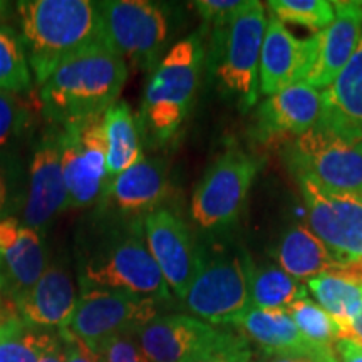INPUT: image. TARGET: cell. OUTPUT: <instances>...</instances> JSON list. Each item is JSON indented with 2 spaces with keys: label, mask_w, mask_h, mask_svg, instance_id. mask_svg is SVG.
Here are the masks:
<instances>
[{
  "label": "cell",
  "mask_w": 362,
  "mask_h": 362,
  "mask_svg": "<svg viewBox=\"0 0 362 362\" xmlns=\"http://www.w3.org/2000/svg\"><path fill=\"white\" fill-rule=\"evenodd\" d=\"M34 84L21 35L8 25H0V90L24 94Z\"/></svg>",
  "instance_id": "cell-28"
},
{
  "label": "cell",
  "mask_w": 362,
  "mask_h": 362,
  "mask_svg": "<svg viewBox=\"0 0 362 362\" xmlns=\"http://www.w3.org/2000/svg\"><path fill=\"white\" fill-rule=\"evenodd\" d=\"M192 362H252L250 344L240 334L221 330L220 337Z\"/></svg>",
  "instance_id": "cell-33"
},
{
  "label": "cell",
  "mask_w": 362,
  "mask_h": 362,
  "mask_svg": "<svg viewBox=\"0 0 362 362\" xmlns=\"http://www.w3.org/2000/svg\"><path fill=\"white\" fill-rule=\"evenodd\" d=\"M78 293L71 272L62 262H52L25 296L17 298V314L27 327L57 330L69 324Z\"/></svg>",
  "instance_id": "cell-20"
},
{
  "label": "cell",
  "mask_w": 362,
  "mask_h": 362,
  "mask_svg": "<svg viewBox=\"0 0 362 362\" xmlns=\"http://www.w3.org/2000/svg\"><path fill=\"white\" fill-rule=\"evenodd\" d=\"M78 282L81 291L106 288L171 300L168 284L146 245L143 218L99 214L78 245Z\"/></svg>",
  "instance_id": "cell-1"
},
{
  "label": "cell",
  "mask_w": 362,
  "mask_h": 362,
  "mask_svg": "<svg viewBox=\"0 0 362 362\" xmlns=\"http://www.w3.org/2000/svg\"><path fill=\"white\" fill-rule=\"evenodd\" d=\"M315 302L336 319L346 324L362 312V284L341 272H327L305 282Z\"/></svg>",
  "instance_id": "cell-26"
},
{
  "label": "cell",
  "mask_w": 362,
  "mask_h": 362,
  "mask_svg": "<svg viewBox=\"0 0 362 362\" xmlns=\"http://www.w3.org/2000/svg\"><path fill=\"white\" fill-rule=\"evenodd\" d=\"M247 0H198L193 2L198 16L205 22V27L220 29L228 25L245 7Z\"/></svg>",
  "instance_id": "cell-35"
},
{
  "label": "cell",
  "mask_w": 362,
  "mask_h": 362,
  "mask_svg": "<svg viewBox=\"0 0 362 362\" xmlns=\"http://www.w3.org/2000/svg\"><path fill=\"white\" fill-rule=\"evenodd\" d=\"M96 352L101 357V362H148L139 347L136 332L119 334L107 339L98 347Z\"/></svg>",
  "instance_id": "cell-34"
},
{
  "label": "cell",
  "mask_w": 362,
  "mask_h": 362,
  "mask_svg": "<svg viewBox=\"0 0 362 362\" xmlns=\"http://www.w3.org/2000/svg\"><path fill=\"white\" fill-rule=\"evenodd\" d=\"M161 302L134 293L86 288L81 291L74 314L66 325L74 336L96 351L107 339L126 332H138L158 317Z\"/></svg>",
  "instance_id": "cell-11"
},
{
  "label": "cell",
  "mask_w": 362,
  "mask_h": 362,
  "mask_svg": "<svg viewBox=\"0 0 362 362\" xmlns=\"http://www.w3.org/2000/svg\"><path fill=\"white\" fill-rule=\"evenodd\" d=\"M49 264L45 235L12 216L0 220V269L13 302L37 284Z\"/></svg>",
  "instance_id": "cell-19"
},
{
  "label": "cell",
  "mask_w": 362,
  "mask_h": 362,
  "mask_svg": "<svg viewBox=\"0 0 362 362\" xmlns=\"http://www.w3.org/2000/svg\"><path fill=\"white\" fill-rule=\"evenodd\" d=\"M319 52V33L298 39L285 24L272 17L267 25L260 56V93L272 96L304 83Z\"/></svg>",
  "instance_id": "cell-17"
},
{
  "label": "cell",
  "mask_w": 362,
  "mask_h": 362,
  "mask_svg": "<svg viewBox=\"0 0 362 362\" xmlns=\"http://www.w3.org/2000/svg\"><path fill=\"white\" fill-rule=\"evenodd\" d=\"M104 138L110 180L131 168L144 156L138 119L131 111L129 104L124 101L115 103L104 112Z\"/></svg>",
  "instance_id": "cell-25"
},
{
  "label": "cell",
  "mask_w": 362,
  "mask_h": 362,
  "mask_svg": "<svg viewBox=\"0 0 362 362\" xmlns=\"http://www.w3.org/2000/svg\"><path fill=\"white\" fill-rule=\"evenodd\" d=\"M262 163L232 148L203 173L192 197V218L203 232L223 233L237 223Z\"/></svg>",
  "instance_id": "cell-8"
},
{
  "label": "cell",
  "mask_w": 362,
  "mask_h": 362,
  "mask_svg": "<svg viewBox=\"0 0 362 362\" xmlns=\"http://www.w3.org/2000/svg\"><path fill=\"white\" fill-rule=\"evenodd\" d=\"M269 19L264 4L247 0L245 7L228 25L211 30L206 45V67L216 88L235 99L240 111L259 101L260 56Z\"/></svg>",
  "instance_id": "cell-5"
},
{
  "label": "cell",
  "mask_w": 362,
  "mask_h": 362,
  "mask_svg": "<svg viewBox=\"0 0 362 362\" xmlns=\"http://www.w3.org/2000/svg\"><path fill=\"white\" fill-rule=\"evenodd\" d=\"M203 33L205 27L175 42L149 72L136 119L151 148L173 143L192 115L206 62Z\"/></svg>",
  "instance_id": "cell-3"
},
{
  "label": "cell",
  "mask_w": 362,
  "mask_h": 362,
  "mask_svg": "<svg viewBox=\"0 0 362 362\" xmlns=\"http://www.w3.org/2000/svg\"><path fill=\"white\" fill-rule=\"evenodd\" d=\"M106 44L128 67L151 72L166 52L171 37L168 7L149 0L98 2Z\"/></svg>",
  "instance_id": "cell-7"
},
{
  "label": "cell",
  "mask_w": 362,
  "mask_h": 362,
  "mask_svg": "<svg viewBox=\"0 0 362 362\" xmlns=\"http://www.w3.org/2000/svg\"><path fill=\"white\" fill-rule=\"evenodd\" d=\"M339 329H341V339H347L357 346H362V312L356 319L339 325Z\"/></svg>",
  "instance_id": "cell-42"
},
{
  "label": "cell",
  "mask_w": 362,
  "mask_h": 362,
  "mask_svg": "<svg viewBox=\"0 0 362 362\" xmlns=\"http://www.w3.org/2000/svg\"><path fill=\"white\" fill-rule=\"evenodd\" d=\"M129 67L106 42H98L59 64L39 88V110L49 124L78 123L117 103Z\"/></svg>",
  "instance_id": "cell-2"
},
{
  "label": "cell",
  "mask_w": 362,
  "mask_h": 362,
  "mask_svg": "<svg viewBox=\"0 0 362 362\" xmlns=\"http://www.w3.org/2000/svg\"><path fill=\"white\" fill-rule=\"evenodd\" d=\"M252 307L257 309H287L296 300L309 297L304 282L291 277L279 265L252 267L250 275Z\"/></svg>",
  "instance_id": "cell-27"
},
{
  "label": "cell",
  "mask_w": 362,
  "mask_h": 362,
  "mask_svg": "<svg viewBox=\"0 0 362 362\" xmlns=\"http://www.w3.org/2000/svg\"><path fill=\"white\" fill-rule=\"evenodd\" d=\"M62 173L67 210H84L101 200L107 185L104 112L61 128Z\"/></svg>",
  "instance_id": "cell-10"
},
{
  "label": "cell",
  "mask_w": 362,
  "mask_h": 362,
  "mask_svg": "<svg viewBox=\"0 0 362 362\" xmlns=\"http://www.w3.org/2000/svg\"><path fill=\"white\" fill-rule=\"evenodd\" d=\"M170 192L168 165L161 158L143 156L136 165L107 181L98 214L116 218H144L160 210Z\"/></svg>",
  "instance_id": "cell-15"
},
{
  "label": "cell",
  "mask_w": 362,
  "mask_h": 362,
  "mask_svg": "<svg viewBox=\"0 0 362 362\" xmlns=\"http://www.w3.org/2000/svg\"><path fill=\"white\" fill-rule=\"evenodd\" d=\"M62 342V356L64 362H101V357L88 344L81 341L78 336L71 332L67 327L57 330Z\"/></svg>",
  "instance_id": "cell-37"
},
{
  "label": "cell",
  "mask_w": 362,
  "mask_h": 362,
  "mask_svg": "<svg viewBox=\"0 0 362 362\" xmlns=\"http://www.w3.org/2000/svg\"><path fill=\"white\" fill-rule=\"evenodd\" d=\"M6 7H7L6 2H0V25H2L4 16H6Z\"/></svg>",
  "instance_id": "cell-45"
},
{
  "label": "cell",
  "mask_w": 362,
  "mask_h": 362,
  "mask_svg": "<svg viewBox=\"0 0 362 362\" xmlns=\"http://www.w3.org/2000/svg\"><path fill=\"white\" fill-rule=\"evenodd\" d=\"M284 155L296 176H309L337 192L362 194V139L317 124L288 141Z\"/></svg>",
  "instance_id": "cell-9"
},
{
  "label": "cell",
  "mask_w": 362,
  "mask_h": 362,
  "mask_svg": "<svg viewBox=\"0 0 362 362\" xmlns=\"http://www.w3.org/2000/svg\"><path fill=\"white\" fill-rule=\"evenodd\" d=\"M324 115L322 90L297 83L267 96L255 112L253 133L260 143L292 141L320 124Z\"/></svg>",
  "instance_id": "cell-16"
},
{
  "label": "cell",
  "mask_w": 362,
  "mask_h": 362,
  "mask_svg": "<svg viewBox=\"0 0 362 362\" xmlns=\"http://www.w3.org/2000/svg\"><path fill=\"white\" fill-rule=\"evenodd\" d=\"M322 96L320 124L346 138L362 139V35L354 56Z\"/></svg>",
  "instance_id": "cell-22"
},
{
  "label": "cell",
  "mask_w": 362,
  "mask_h": 362,
  "mask_svg": "<svg viewBox=\"0 0 362 362\" xmlns=\"http://www.w3.org/2000/svg\"><path fill=\"white\" fill-rule=\"evenodd\" d=\"M336 19L319 33V52L304 83L325 90L354 56L362 35V2H334Z\"/></svg>",
  "instance_id": "cell-21"
},
{
  "label": "cell",
  "mask_w": 362,
  "mask_h": 362,
  "mask_svg": "<svg viewBox=\"0 0 362 362\" xmlns=\"http://www.w3.org/2000/svg\"><path fill=\"white\" fill-rule=\"evenodd\" d=\"M309 228L337 255L362 259V194L337 192L297 176Z\"/></svg>",
  "instance_id": "cell-12"
},
{
  "label": "cell",
  "mask_w": 362,
  "mask_h": 362,
  "mask_svg": "<svg viewBox=\"0 0 362 362\" xmlns=\"http://www.w3.org/2000/svg\"><path fill=\"white\" fill-rule=\"evenodd\" d=\"M66 210L67 188L62 173L61 128L49 124L33 151L22 223L45 235L49 226Z\"/></svg>",
  "instance_id": "cell-13"
},
{
  "label": "cell",
  "mask_w": 362,
  "mask_h": 362,
  "mask_svg": "<svg viewBox=\"0 0 362 362\" xmlns=\"http://www.w3.org/2000/svg\"><path fill=\"white\" fill-rule=\"evenodd\" d=\"M253 262L242 247L220 240L198 242V270L183 304L206 324H235L252 307Z\"/></svg>",
  "instance_id": "cell-6"
},
{
  "label": "cell",
  "mask_w": 362,
  "mask_h": 362,
  "mask_svg": "<svg viewBox=\"0 0 362 362\" xmlns=\"http://www.w3.org/2000/svg\"><path fill=\"white\" fill-rule=\"evenodd\" d=\"M17 16L21 40L37 88L67 57L106 42L98 2L22 0L17 2Z\"/></svg>",
  "instance_id": "cell-4"
},
{
  "label": "cell",
  "mask_w": 362,
  "mask_h": 362,
  "mask_svg": "<svg viewBox=\"0 0 362 362\" xmlns=\"http://www.w3.org/2000/svg\"><path fill=\"white\" fill-rule=\"evenodd\" d=\"M24 322H22L21 319H13V320H8V322H4L0 324V341H4V339L12 336V334H16L17 330L24 327Z\"/></svg>",
  "instance_id": "cell-44"
},
{
  "label": "cell",
  "mask_w": 362,
  "mask_h": 362,
  "mask_svg": "<svg viewBox=\"0 0 362 362\" xmlns=\"http://www.w3.org/2000/svg\"><path fill=\"white\" fill-rule=\"evenodd\" d=\"M288 315L307 341L317 346L336 347L341 341V329L332 315L327 314L314 298L305 297L287 307Z\"/></svg>",
  "instance_id": "cell-29"
},
{
  "label": "cell",
  "mask_w": 362,
  "mask_h": 362,
  "mask_svg": "<svg viewBox=\"0 0 362 362\" xmlns=\"http://www.w3.org/2000/svg\"><path fill=\"white\" fill-rule=\"evenodd\" d=\"M12 307L13 309H17L16 302H13V298L7 291L6 279H4L2 269H0V324L8 322V320H13V319H21L19 315L13 314Z\"/></svg>",
  "instance_id": "cell-39"
},
{
  "label": "cell",
  "mask_w": 362,
  "mask_h": 362,
  "mask_svg": "<svg viewBox=\"0 0 362 362\" xmlns=\"http://www.w3.org/2000/svg\"><path fill=\"white\" fill-rule=\"evenodd\" d=\"M262 362H339V359L336 347L312 344L304 349L265 354Z\"/></svg>",
  "instance_id": "cell-36"
},
{
  "label": "cell",
  "mask_w": 362,
  "mask_h": 362,
  "mask_svg": "<svg viewBox=\"0 0 362 362\" xmlns=\"http://www.w3.org/2000/svg\"><path fill=\"white\" fill-rule=\"evenodd\" d=\"M144 238L170 291L183 300L198 270V242L187 221L168 208L143 218Z\"/></svg>",
  "instance_id": "cell-14"
},
{
  "label": "cell",
  "mask_w": 362,
  "mask_h": 362,
  "mask_svg": "<svg viewBox=\"0 0 362 362\" xmlns=\"http://www.w3.org/2000/svg\"><path fill=\"white\" fill-rule=\"evenodd\" d=\"M47 332L24 327L0 341V362H40Z\"/></svg>",
  "instance_id": "cell-32"
},
{
  "label": "cell",
  "mask_w": 362,
  "mask_h": 362,
  "mask_svg": "<svg viewBox=\"0 0 362 362\" xmlns=\"http://www.w3.org/2000/svg\"><path fill=\"white\" fill-rule=\"evenodd\" d=\"M247 342L259 346L265 354L297 351L312 346L293 324L287 309H257L250 307L233 324Z\"/></svg>",
  "instance_id": "cell-24"
},
{
  "label": "cell",
  "mask_w": 362,
  "mask_h": 362,
  "mask_svg": "<svg viewBox=\"0 0 362 362\" xmlns=\"http://www.w3.org/2000/svg\"><path fill=\"white\" fill-rule=\"evenodd\" d=\"M275 257L280 269L300 282L337 270L347 260L330 250L305 225H293L282 235Z\"/></svg>",
  "instance_id": "cell-23"
},
{
  "label": "cell",
  "mask_w": 362,
  "mask_h": 362,
  "mask_svg": "<svg viewBox=\"0 0 362 362\" xmlns=\"http://www.w3.org/2000/svg\"><path fill=\"white\" fill-rule=\"evenodd\" d=\"M259 362H262V361H259Z\"/></svg>",
  "instance_id": "cell-46"
},
{
  "label": "cell",
  "mask_w": 362,
  "mask_h": 362,
  "mask_svg": "<svg viewBox=\"0 0 362 362\" xmlns=\"http://www.w3.org/2000/svg\"><path fill=\"white\" fill-rule=\"evenodd\" d=\"M40 362H64V356H62V342L59 334L47 332Z\"/></svg>",
  "instance_id": "cell-40"
},
{
  "label": "cell",
  "mask_w": 362,
  "mask_h": 362,
  "mask_svg": "<svg viewBox=\"0 0 362 362\" xmlns=\"http://www.w3.org/2000/svg\"><path fill=\"white\" fill-rule=\"evenodd\" d=\"M16 181L12 178V170L0 160V220L11 216V208H13L16 198Z\"/></svg>",
  "instance_id": "cell-38"
},
{
  "label": "cell",
  "mask_w": 362,
  "mask_h": 362,
  "mask_svg": "<svg viewBox=\"0 0 362 362\" xmlns=\"http://www.w3.org/2000/svg\"><path fill=\"white\" fill-rule=\"evenodd\" d=\"M341 274L354 279L356 282L362 284V259H349L341 267Z\"/></svg>",
  "instance_id": "cell-43"
},
{
  "label": "cell",
  "mask_w": 362,
  "mask_h": 362,
  "mask_svg": "<svg viewBox=\"0 0 362 362\" xmlns=\"http://www.w3.org/2000/svg\"><path fill=\"white\" fill-rule=\"evenodd\" d=\"M35 112L40 111L34 110L33 104L22 98V94L0 90V148L7 146L25 133L33 126Z\"/></svg>",
  "instance_id": "cell-31"
},
{
  "label": "cell",
  "mask_w": 362,
  "mask_h": 362,
  "mask_svg": "<svg viewBox=\"0 0 362 362\" xmlns=\"http://www.w3.org/2000/svg\"><path fill=\"white\" fill-rule=\"evenodd\" d=\"M269 8L282 24H297L322 33L336 19L334 2L329 0H270Z\"/></svg>",
  "instance_id": "cell-30"
},
{
  "label": "cell",
  "mask_w": 362,
  "mask_h": 362,
  "mask_svg": "<svg viewBox=\"0 0 362 362\" xmlns=\"http://www.w3.org/2000/svg\"><path fill=\"white\" fill-rule=\"evenodd\" d=\"M221 330L192 315H158L136 332L148 362H192Z\"/></svg>",
  "instance_id": "cell-18"
},
{
  "label": "cell",
  "mask_w": 362,
  "mask_h": 362,
  "mask_svg": "<svg viewBox=\"0 0 362 362\" xmlns=\"http://www.w3.org/2000/svg\"><path fill=\"white\" fill-rule=\"evenodd\" d=\"M336 352L339 362H362V346H357L347 339H341L336 344Z\"/></svg>",
  "instance_id": "cell-41"
}]
</instances>
